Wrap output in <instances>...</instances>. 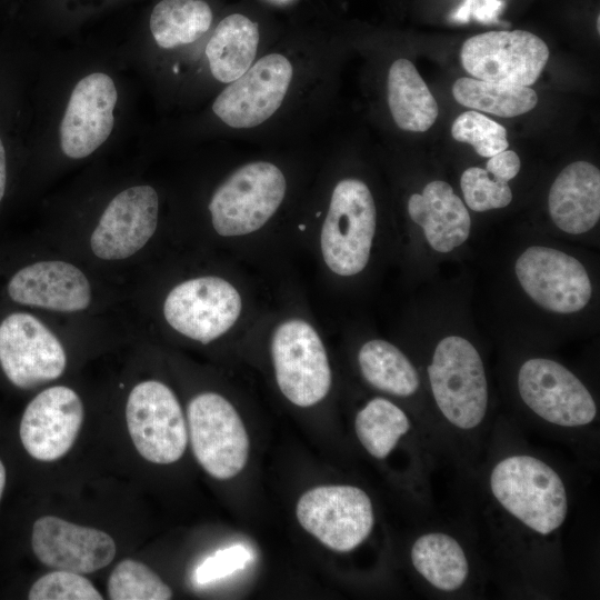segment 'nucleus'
<instances>
[{
  "label": "nucleus",
  "instance_id": "nucleus-18",
  "mask_svg": "<svg viewBox=\"0 0 600 600\" xmlns=\"http://www.w3.org/2000/svg\"><path fill=\"white\" fill-rule=\"evenodd\" d=\"M31 546L47 567L80 574L107 567L116 556V543L107 532L54 516L33 523Z\"/></svg>",
  "mask_w": 600,
  "mask_h": 600
},
{
  "label": "nucleus",
  "instance_id": "nucleus-7",
  "mask_svg": "<svg viewBox=\"0 0 600 600\" xmlns=\"http://www.w3.org/2000/svg\"><path fill=\"white\" fill-rule=\"evenodd\" d=\"M296 514L307 532L337 552H348L361 544L374 523L369 496L348 484L308 490L298 500Z\"/></svg>",
  "mask_w": 600,
  "mask_h": 600
},
{
  "label": "nucleus",
  "instance_id": "nucleus-30",
  "mask_svg": "<svg viewBox=\"0 0 600 600\" xmlns=\"http://www.w3.org/2000/svg\"><path fill=\"white\" fill-rule=\"evenodd\" d=\"M108 596L112 600H167L172 591L144 563L124 559L110 574Z\"/></svg>",
  "mask_w": 600,
  "mask_h": 600
},
{
  "label": "nucleus",
  "instance_id": "nucleus-21",
  "mask_svg": "<svg viewBox=\"0 0 600 600\" xmlns=\"http://www.w3.org/2000/svg\"><path fill=\"white\" fill-rule=\"evenodd\" d=\"M410 218L423 229L430 247L447 253L461 246L471 229L470 214L462 200L444 181L427 183L422 193L408 200Z\"/></svg>",
  "mask_w": 600,
  "mask_h": 600
},
{
  "label": "nucleus",
  "instance_id": "nucleus-1",
  "mask_svg": "<svg viewBox=\"0 0 600 600\" xmlns=\"http://www.w3.org/2000/svg\"><path fill=\"white\" fill-rule=\"evenodd\" d=\"M496 500L532 531L547 536L568 514V496L561 477L544 461L528 454L500 460L490 474Z\"/></svg>",
  "mask_w": 600,
  "mask_h": 600
},
{
  "label": "nucleus",
  "instance_id": "nucleus-9",
  "mask_svg": "<svg viewBox=\"0 0 600 600\" xmlns=\"http://www.w3.org/2000/svg\"><path fill=\"white\" fill-rule=\"evenodd\" d=\"M549 54L547 43L532 32L501 30L467 39L460 60L472 78L529 87L540 77Z\"/></svg>",
  "mask_w": 600,
  "mask_h": 600
},
{
  "label": "nucleus",
  "instance_id": "nucleus-14",
  "mask_svg": "<svg viewBox=\"0 0 600 600\" xmlns=\"http://www.w3.org/2000/svg\"><path fill=\"white\" fill-rule=\"evenodd\" d=\"M291 79L290 61L279 53L268 54L230 82L214 100L212 110L229 127H257L279 109Z\"/></svg>",
  "mask_w": 600,
  "mask_h": 600
},
{
  "label": "nucleus",
  "instance_id": "nucleus-36",
  "mask_svg": "<svg viewBox=\"0 0 600 600\" xmlns=\"http://www.w3.org/2000/svg\"><path fill=\"white\" fill-rule=\"evenodd\" d=\"M4 486H6V468L2 461L0 460V500L4 490Z\"/></svg>",
  "mask_w": 600,
  "mask_h": 600
},
{
  "label": "nucleus",
  "instance_id": "nucleus-3",
  "mask_svg": "<svg viewBox=\"0 0 600 600\" xmlns=\"http://www.w3.org/2000/svg\"><path fill=\"white\" fill-rule=\"evenodd\" d=\"M377 211L368 186L347 178L334 187L320 233L324 263L336 274L361 272L370 258Z\"/></svg>",
  "mask_w": 600,
  "mask_h": 600
},
{
  "label": "nucleus",
  "instance_id": "nucleus-8",
  "mask_svg": "<svg viewBox=\"0 0 600 600\" xmlns=\"http://www.w3.org/2000/svg\"><path fill=\"white\" fill-rule=\"evenodd\" d=\"M126 419L131 440L142 458L169 464L178 461L188 443L181 406L164 383L147 380L130 392Z\"/></svg>",
  "mask_w": 600,
  "mask_h": 600
},
{
  "label": "nucleus",
  "instance_id": "nucleus-15",
  "mask_svg": "<svg viewBox=\"0 0 600 600\" xmlns=\"http://www.w3.org/2000/svg\"><path fill=\"white\" fill-rule=\"evenodd\" d=\"M83 421V404L72 389L56 386L41 391L27 406L20 422V439L39 461L63 457L73 446Z\"/></svg>",
  "mask_w": 600,
  "mask_h": 600
},
{
  "label": "nucleus",
  "instance_id": "nucleus-25",
  "mask_svg": "<svg viewBox=\"0 0 600 600\" xmlns=\"http://www.w3.org/2000/svg\"><path fill=\"white\" fill-rule=\"evenodd\" d=\"M520 167L519 156L507 149L490 157L486 169H466L460 179L466 204L476 212L507 207L512 200L508 181L518 174Z\"/></svg>",
  "mask_w": 600,
  "mask_h": 600
},
{
  "label": "nucleus",
  "instance_id": "nucleus-6",
  "mask_svg": "<svg viewBox=\"0 0 600 600\" xmlns=\"http://www.w3.org/2000/svg\"><path fill=\"white\" fill-rule=\"evenodd\" d=\"M271 356L282 394L298 407H311L328 394L332 376L323 342L302 319H288L274 330Z\"/></svg>",
  "mask_w": 600,
  "mask_h": 600
},
{
  "label": "nucleus",
  "instance_id": "nucleus-16",
  "mask_svg": "<svg viewBox=\"0 0 600 600\" xmlns=\"http://www.w3.org/2000/svg\"><path fill=\"white\" fill-rule=\"evenodd\" d=\"M158 210V194L150 186H134L118 193L91 234L93 253L103 260H120L138 252L156 231Z\"/></svg>",
  "mask_w": 600,
  "mask_h": 600
},
{
  "label": "nucleus",
  "instance_id": "nucleus-17",
  "mask_svg": "<svg viewBox=\"0 0 600 600\" xmlns=\"http://www.w3.org/2000/svg\"><path fill=\"white\" fill-rule=\"evenodd\" d=\"M118 92L106 73L94 72L74 86L60 124V144L71 159L96 151L110 136Z\"/></svg>",
  "mask_w": 600,
  "mask_h": 600
},
{
  "label": "nucleus",
  "instance_id": "nucleus-10",
  "mask_svg": "<svg viewBox=\"0 0 600 600\" xmlns=\"http://www.w3.org/2000/svg\"><path fill=\"white\" fill-rule=\"evenodd\" d=\"M242 310L239 291L228 280L197 277L177 284L167 296L163 314L179 333L209 343L238 321Z\"/></svg>",
  "mask_w": 600,
  "mask_h": 600
},
{
  "label": "nucleus",
  "instance_id": "nucleus-33",
  "mask_svg": "<svg viewBox=\"0 0 600 600\" xmlns=\"http://www.w3.org/2000/svg\"><path fill=\"white\" fill-rule=\"evenodd\" d=\"M252 559L251 552L242 544L221 549L203 560L194 571L198 584H208L243 569Z\"/></svg>",
  "mask_w": 600,
  "mask_h": 600
},
{
  "label": "nucleus",
  "instance_id": "nucleus-11",
  "mask_svg": "<svg viewBox=\"0 0 600 600\" xmlns=\"http://www.w3.org/2000/svg\"><path fill=\"white\" fill-rule=\"evenodd\" d=\"M523 402L540 418L560 427H581L597 416L586 386L566 367L544 358L529 359L518 373Z\"/></svg>",
  "mask_w": 600,
  "mask_h": 600
},
{
  "label": "nucleus",
  "instance_id": "nucleus-4",
  "mask_svg": "<svg viewBox=\"0 0 600 600\" xmlns=\"http://www.w3.org/2000/svg\"><path fill=\"white\" fill-rule=\"evenodd\" d=\"M287 182L273 163L257 161L236 170L214 191L209 210L222 237L250 234L263 227L283 201Z\"/></svg>",
  "mask_w": 600,
  "mask_h": 600
},
{
  "label": "nucleus",
  "instance_id": "nucleus-2",
  "mask_svg": "<svg viewBox=\"0 0 600 600\" xmlns=\"http://www.w3.org/2000/svg\"><path fill=\"white\" fill-rule=\"evenodd\" d=\"M428 376L434 401L453 427L471 430L486 417L488 382L477 349L459 336L443 338L436 347Z\"/></svg>",
  "mask_w": 600,
  "mask_h": 600
},
{
  "label": "nucleus",
  "instance_id": "nucleus-34",
  "mask_svg": "<svg viewBox=\"0 0 600 600\" xmlns=\"http://www.w3.org/2000/svg\"><path fill=\"white\" fill-rule=\"evenodd\" d=\"M502 7V0H464L452 13L451 19L461 23H466L470 19L482 23H492L498 21Z\"/></svg>",
  "mask_w": 600,
  "mask_h": 600
},
{
  "label": "nucleus",
  "instance_id": "nucleus-26",
  "mask_svg": "<svg viewBox=\"0 0 600 600\" xmlns=\"http://www.w3.org/2000/svg\"><path fill=\"white\" fill-rule=\"evenodd\" d=\"M358 363L364 380L373 388L398 397L412 396L419 388L418 371L394 344L373 339L363 343Z\"/></svg>",
  "mask_w": 600,
  "mask_h": 600
},
{
  "label": "nucleus",
  "instance_id": "nucleus-24",
  "mask_svg": "<svg viewBox=\"0 0 600 600\" xmlns=\"http://www.w3.org/2000/svg\"><path fill=\"white\" fill-rule=\"evenodd\" d=\"M410 556L417 572L438 590H458L468 578L469 562L464 550L447 533L420 536L412 544Z\"/></svg>",
  "mask_w": 600,
  "mask_h": 600
},
{
  "label": "nucleus",
  "instance_id": "nucleus-23",
  "mask_svg": "<svg viewBox=\"0 0 600 600\" xmlns=\"http://www.w3.org/2000/svg\"><path fill=\"white\" fill-rule=\"evenodd\" d=\"M388 104L397 126L424 132L437 120L438 104L411 61L397 59L388 73Z\"/></svg>",
  "mask_w": 600,
  "mask_h": 600
},
{
  "label": "nucleus",
  "instance_id": "nucleus-22",
  "mask_svg": "<svg viewBox=\"0 0 600 600\" xmlns=\"http://www.w3.org/2000/svg\"><path fill=\"white\" fill-rule=\"evenodd\" d=\"M259 38L258 24L246 16L233 13L222 19L206 46L211 74L223 83L242 76L252 64Z\"/></svg>",
  "mask_w": 600,
  "mask_h": 600
},
{
  "label": "nucleus",
  "instance_id": "nucleus-5",
  "mask_svg": "<svg viewBox=\"0 0 600 600\" xmlns=\"http://www.w3.org/2000/svg\"><path fill=\"white\" fill-rule=\"evenodd\" d=\"M187 419L199 464L218 480L240 473L248 461L249 438L234 407L216 392H203L189 402Z\"/></svg>",
  "mask_w": 600,
  "mask_h": 600
},
{
  "label": "nucleus",
  "instance_id": "nucleus-27",
  "mask_svg": "<svg viewBox=\"0 0 600 600\" xmlns=\"http://www.w3.org/2000/svg\"><path fill=\"white\" fill-rule=\"evenodd\" d=\"M212 22V11L203 0H161L150 16V31L164 49L188 44L202 37Z\"/></svg>",
  "mask_w": 600,
  "mask_h": 600
},
{
  "label": "nucleus",
  "instance_id": "nucleus-37",
  "mask_svg": "<svg viewBox=\"0 0 600 600\" xmlns=\"http://www.w3.org/2000/svg\"><path fill=\"white\" fill-rule=\"evenodd\" d=\"M273 2H277V3H286V2H289L291 0H271Z\"/></svg>",
  "mask_w": 600,
  "mask_h": 600
},
{
  "label": "nucleus",
  "instance_id": "nucleus-28",
  "mask_svg": "<svg viewBox=\"0 0 600 600\" xmlns=\"http://www.w3.org/2000/svg\"><path fill=\"white\" fill-rule=\"evenodd\" d=\"M453 98L471 110L512 118L532 110L538 103L533 89L462 77L452 86Z\"/></svg>",
  "mask_w": 600,
  "mask_h": 600
},
{
  "label": "nucleus",
  "instance_id": "nucleus-31",
  "mask_svg": "<svg viewBox=\"0 0 600 600\" xmlns=\"http://www.w3.org/2000/svg\"><path fill=\"white\" fill-rule=\"evenodd\" d=\"M451 134L454 140L471 144L484 158L509 147L506 128L476 110L461 113L452 123Z\"/></svg>",
  "mask_w": 600,
  "mask_h": 600
},
{
  "label": "nucleus",
  "instance_id": "nucleus-13",
  "mask_svg": "<svg viewBox=\"0 0 600 600\" xmlns=\"http://www.w3.org/2000/svg\"><path fill=\"white\" fill-rule=\"evenodd\" d=\"M516 276L524 292L538 306L557 313L583 309L592 286L583 264L560 250L532 246L518 258Z\"/></svg>",
  "mask_w": 600,
  "mask_h": 600
},
{
  "label": "nucleus",
  "instance_id": "nucleus-29",
  "mask_svg": "<svg viewBox=\"0 0 600 600\" xmlns=\"http://www.w3.org/2000/svg\"><path fill=\"white\" fill-rule=\"evenodd\" d=\"M407 414L384 398L371 399L356 416L354 431L362 447L376 459H384L410 430Z\"/></svg>",
  "mask_w": 600,
  "mask_h": 600
},
{
  "label": "nucleus",
  "instance_id": "nucleus-20",
  "mask_svg": "<svg viewBox=\"0 0 600 600\" xmlns=\"http://www.w3.org/2000/svg\"><path fill=\"white\" fill-rule=\"evenodd\" d=\"M553 223L570 234L592 229L600 218V171L590 162L568 164L553 181L548 197Z\"/></svg>",
  "mask_w": 600,
  "mask_h": 600
},
{
  "label": "nucleus",
  "instance_id": "nucleus-32",
  "mask_svg": "<svg viewBox=\"0 0 600 600\" xmlns=\"http://www.w3.org/2000/svg\"><path fill=\"white\" fill-rule=\"evenodd\" d=\"M31 600H101L90 580L67 570H57L39 578L29 591Z\"/></svg>",
  "mask_w": 600,
  "mask_h": 600
},
{
  "label": "nucleus",
  "instance_id": "nucleus-35",
  "mask_svg": "<svg viewBox=\"0 0 600 600\" xmlns=\"http://www.w3.org/2000/svg\"><path fill=\"white\" fill-rule=\"evenodd\" d=\"M6 180H7L6 152H4L2 141L0 139V202L4 194Z\"/></svg>",
  "mask_w": 600,
  "mask_h": 600
},
{
  "label": "nucleus",
  "instance_id": "nucleus-19",
  "mask_svg": "<svg viewBox=\"0 0 600 600\" xmlns=\"http://www.w3.org/2000/svg\"><path fill=\"white\" fill-rule=\"evenodd\" d=\"M8 293L14 302L61 312L84 310L91 301L84 273L63 261H41L22 268L11 278Z\"/></svg>",
  "mask_w": 600,
  "mask_h": 600
},
{
  "label": "nucleus",
  "instance_id": "nucleus-12",
  "mask_svg": "<svg viewBox=\"0 0 600 600\" xmlns=\"http://www.w3.org/2000/svg\"><path fill=\"white\" fill-rule=\"evenodd\" d=\"M66 362L60 341L36 317L16 312L0 323V366L18 388L32 389L59 378Z\"/></svg>",
  "mask_w": 600,
  "mask_h": 600
}]
</instances>
